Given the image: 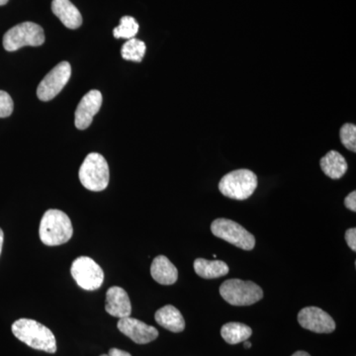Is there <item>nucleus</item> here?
I'll return each instance as SVG.
<instances>
[{
    "label": "nucleus",
    "instance_id": "obj_1",
    "mask_svg": "<svg viewBox=\"0 0 356 356\" xmlns=\"http://www.w3.org/2000/svg\"><path fill=\"white\" fill-rule=\"evenodd\" d=\"M13 332L20 341L34 350L55 353L57 341L50 329L31 318H19L13 323Z\"/></svg>",
    "mask_w": 356,
    "mask_h": 356
},
{
    "label": "nucleus",
    "instance_id": "obj_2",
    "mask_svg": "<svg viewBox=\"0 0 356 356\" xmlns=\"http://www.w3.org/2000/svg\"><path fill=\"white\" fill-rule=\"evenodd\" d=\"M74 234L70 217L63 211L50 209L40 222V240L44 245L56 247L69 242Z\"/></svg>",
    "mask_w": 356,
    "mask_h": 356
},
{
    "label": "nucleus",
    "instance_id": "obj_3",
    "mask_svg": "<svg viewBox=\"0 0 356 356\" xmlns=\"http://www.w3.org/2000/svg\"><path fill=\"white\" fill-rule=\"evenodd\" d=\"M79 180L86 189L99 192L109 184V166L102 154L91 153L86 156L79 172Z\"/></svg>",
    "mask_w": 356,
    "mask_h": 356
},
{
    "label": "nucleus",
    "instance_id": "obj_4",
    "mask_svg": "<svg viewBox=\"0 0 356 356\" xmlns=\"http://www.w3.org/2000/svg\"><path fill=\"white\" fill-rule=\"evenodd\" d=\"M257 187V177L250 170H238L222 178L219 189L222 195L235 200H245L254 194Z\"/></svg>",
    "mask_w": 356,
    "mask_h": 356
},
{
    "label": "nucleus",
    "instance_id": "obj_5",
    "mask_svg": "<svg viewBox=\"0 0 356 356\" xmlns=\"http://www.w3.org/2000/svg\"><path fill=\"white\" fill-rule=\"evenodd\" d=\"M220 294L233 306H250L261 301L264 291L252 281L229 280L222 282Z\"/></svg>",
    "mask_w": 356,
    "mask_h": 356
},
{
    "label": "nucleus",
    "instance_id": "obj_6",
    "mask_svg": "<svg viewBox=\"0 0 356 356\" xmlns=\"http://www.w3.org/2000/svg\"><path fill=\"white\" fill-rule=\"evenodd\" d=\"M2 43L8 51H15L26 46H41L44 43L43 28L36 23H20L4 34Z\"/></svg>",
    "mask_w": 356,
    "mask_h": 356
},
{
    "label": "nucleus",
    "instance_id": "obj_7",
    "mask_svg": "<svg viewBox=\"0 0 356 356\" xmlns=\"http://www.w3.org/2000/svg\"><path fill=\"white\" fill-rule=\"evenodd\" d=\"M211 231L217 238L242 248L243 250H254L255 238L248 229L236 222L229 219H217L211 225Z\"/></svg>",
    "mask_w": 356,
    "mask_h": 356
},
{
    "label": "nucleus",
    "instance_id": "obj_8",
    "mask_svg": "<svg viewBox=\"0 0 356 356\" xmlns=\"http://www.w3.org/2000/svg\"><path fill=\"white\" fill-rule=\"evenodd\" d=\"M70 273L77 285L86 291H95L102 287L104 273L102 267L88 257H81L74 261Z\"/></svg>",
    "mask_w": 356,
    "mask_h": 356
},
{
    "label": "nucleus",
    "instance_id": "obj_9",
    "mask_svg": "<svg viewBox=\"0 0 356 356\" xmlns=\"http://www.w3.org/2000/svg\"><path fill=\"white\" fill-rule=\"evenodd\" d=\"M72 76L70 63L62 62L50 70L37 88V96L42 102H50L64 89Z\"/></svg>",
    "mask_w": 356,
    "mask_h": 356
},
{
    "label": "nucleus",
    "instance_id": "obj_10",
    "mask_svg": "<svg viewBox=\"0 0 356 356\" xmlns=\"http://www.w3.org/2000/svg\"><path fill=\"white\" fill-rule=\"evenodd\" d=\"M298 322L302 327L317 334H331L336 330L334 318L318 307H306L298 314Z\"/></svg>",
    "mask_w": 356,
    "mask_h": 356
},
{
    "label": "nucleus",
    "instance_id": "obj_11",
    "mask_svg": "<svg viewBox=\"0 0 356 356\" xmlns=\"http://www.w3.org/2000/svg\"><path fill=\"white\" fill-rule=\"evenodd\" d=\"M119 331L125 334L134 343L138 344H147L158 339V330L152 325L145 324L142 321L131 317L123 318L119 320L117 324Z\"/></svg>",
    "mask_w": 356,
    "mask_h": 356
},
{
    "label": "nucleus",
    "instance_id": "obj_12",
    "mask_svg": "<svg viewBox=\"0 0 356 356\" xmlns=\"http://www.w3.org/2000/svg\"><path fill=\"white\" fill-rule=\"evenodd\" d=\"M102 105V95L99 90L89 91L79 102L74 114V124L79 130H86L92 123L93 117L99 112Z\"/></svg>",
    "mask_w": 356,
    "mask_h": 356
},
{
    "label": "nucleus",
    "instance_id": "obj_13",
    "mask_svg": "<svg viewBox=\"0 0 356 356\" xmlns=\"http://www.w3.org/2000/svg\"><path fill=\"white\" fill-rule=\"evenodd\" d=\"M105 310L115 318L130 317L132 314V306L127 292L118 286L109 288L106 293Z\"/></svg>",
    "mask_w": 356,
    "mask_h": 356
},
{
    "label": "nucleus",
    "instance_id": "obj_14",
    "mask_svg": "<svg viewBox=\"0 0 356 356\" xmlns=\"http://www.w3.org/2000/svg\"><path fill=\"white\" fill-rule=\"evenodd\" d=\"M51 11L69 29H77L83 24V16L70 0H53Z\"/></svg>",
    "mask_w": 356,
    "mask_h": 356
},
{
    "label": "nucleus",
    "instance_id": "obj_15",
    "mask_svg": "<svg viewBox=\"0 0 356 356\" xmlns=\"http://www.w3.org/2000/svg\"><path fill=\"white\" fill-rule=\"evenodd\" d=\"M152 277L161 285H172L177 281V267L165 255H159L151 266Z\"/></svg>",
    "mask_w": 356,
    "mask_h": 356
},
{
    "label": "nucleus",
    "instance_id": "obj_16",
    "mask_svg": "<svg viewBox=\"0 0 356 356\" xmlns=\"http://www.w3.org/2000/svg\"><path fill=\"white\" fill-rule=\"evenodd\" d=\"M156 323L172 332H181L185 329V321L180 311L175 306L166 305L156 311Z\"/></svg>",
    "mask_w": 356,
    "mask_h": 356
},
{
    "label": "nucleus",
    "instance_id": "obj_17",
    "mask_svg": "<svg viewBox=\"0 0 356 356\" xmlns=\"http://www.w3.org/2000/svg\"><path fill=\"white\" fill-rule=\"evenodd\" d=\"M321 168L332 179H339L348 170V163L339 152H329L320 161Z\"/></svg>",
    "mask_w": 356,
    "mask_h": 356
},
{
    "label": "nucleus",
    "instance_id": "obj_18",
    "mask_svg": "<svg viewBox=\"0 0 356 356\" xmlns=\"http://www.w3.org/2000/svg\"><path fill=\"white\" fill-rule=\"evenodd\" d=\"M193 266L196 274L205 280H214L229 273L228 264L222 261L197 259L194 261Z\"/></svg>",
    "mask_w": 356,
    "mask_h": 356
},
{
    "label": "nucleus",
    "instance_id": "obj_19",
    "mask_svg": "<svg viewBox=\"0 0 356 356\" xmlns=\"http://www.w3.org/2000/svg\"><path fill=\"white\" fill-rule=\"evenodd\" d=\"M252 334V329L242 323H228L222 325L221 329L222 339L229 344L243 343L250 339Z\"/></svg>",
    "mask_w": 356,
    "mask_h": 356
},
{
    "label": "nucleus",
    "instance_id": "obj_20",
    "mask_svg": "<svg viewBox=\"0 0 356 356\" xmlns=\"http://www.w3.org/2000/svg\"><path fill=\"white\" fill-rule=\"evenodd\" d=\"M147 46L139 39L128 40L121 49V56L124 60L140 63L146 54Z\"/></svg>",
    "mask_w": 356,
    "mask_h": 356
},
{
    "label": "nucleus",
    "instance_id": "obj_21",
    "mask_svg": "<svg viewBox=\"0 0 356 356\" xmlns=\"http://www.w3.org/2000/svg\"><path fill=\"white\" fill-rule=\"evenodd\" d=\"M139 32V24L132 16H124L121 18L120 25L115 28L113 35L116 39L135 38Z\"/></svg>",
    "mask_w": 356,
    "mask_h": 356
},
{
    "label": "nucleus",
    "instance_id": "obj_22",
    "mask_svg": "<svg viewBox=\"0 0 356 356\" xmlns=\"http://www.w3.org/2000/svg\"><path fill=\"white\" fill-rule=\"evenodd\" d=\"M341 143L346 149L356 152V126L355 124H344L339 131Z\"/></svg>",
    "mask_w": 356,
    "mask_h": 356
},
{
    "label": "nucleus",
    "instance_id": "obj_23",
    "mask_svg": "<svg viewBox=\"0 0 356 356\" xmlns=\"http://www.w3.org/2000/svg\"><path fill=\"white\" fill-rule=\"evenodd\" d=\"M14 103L11 96L6 91L0 90V118H6L13 114Z\"/></svg>",
    "mask_w": 356,
    "mask_h": 356
},
{
    "label": "nucleus",
    "instance_id": "obj_24",
    "mask_svg": "<svg viewBox=\"0 0 356 356\" xmlns=\"http://www.w3.org/2000/svg\"><path fill=\"white\" fill-rule=\"evenodd\" d=\"M346 241L348 243V247L355 252L356 250V229H348L346 233Z\"/></svg>",
    "mask_w": 356,
    "mask_h": 356
},
{
    "label": "nucleus",
    "instance_id": "obj_25",
    "mask_svg": "<svg viewBox=\"0 0 356 356\" xmlns=\"http://www.w3.org/2000/svg\"><path fill=\"white\" fill-rule=\"evenodd\" d=\"M344 205L348 209L356 212V192L353 191L344 199Z\"/></svg>",
    "mask_w": 356,
    "mask_h": 356
},
{
    "label": "nucleus",
    "instance_id": "obj_26",
    "mask_svg": "<svg viewBox=\"0 0 356 356\" xmlns=\"http://www.w3.org/2000/svg\"><path fill=\"white\" fill-rule=\"evenodd\" d=\"M108 356H132L127 351L118 350V348H111L109 350Z\"/></svg>",
    "mask_w": 356,
    "mask_h": 356
},
{
    "label": "nucleus",
    "instance_id": "obj_27",
    "mask_svg": "<svg viewBox=\"0 0 356 356\" xmlns=\"http://www.w3.org/2000/svg\"><path fill=\"white\" fill-rule=\"evenodd\" d=\"M4 234L3 231L0 229V254H1L2 245H3Z\"/></svg>",
    "mask_w": 356,
    "mask_h": 356
},
{
    "label": "nucleus",
    "instance_id": "obj_28",
    "mask_svg": "<svg viewBox=\"0 0 356 356\" xmlns=\"http://www.w3.org/2000/svg\"><path fill=\"white\" fill-rule=\"evenodd\" d=\"M292 356H311L309 355L308 353H306V351H297V353H295L294 355Z\"/></svg>",
    "mask_w": 356,
    "mask_h": 356
},
{
    "label": "nucleus",
    "instance_id": "obj_29",
    "mask_svg": "<svg viewBox=\"0 0 356 356\" xmlns=\"http://www.w3.org/2000/svg\"><path fill=\"white\" fill-rule=\"evenodd\" d=\"M243 346H245V348H252V343H250V341H243Z\"/></svg>",
    "mask_w": 356,
    "mask_h": 356
},
{
    "label": "nucleus",
    "instance_id": "obj_30",
    "mask_svg": "<svg viewBox=\"0 0 356 356\" xmlns=\"http://www.w3.org/2000/svg\"><path fill=\"white\" fill-rule=\"evenodd\" d=\"M9 0H0V6H6L7 2H8Z\"/></svg>",
    "mask_w": 356,
    "mask_h": 356
},
{
    "label": "nucleus",
    "instance_id": "obj_31",
    "mask_svg": "<svg viewBox=\"0 0 356 356\" xmlns=\"http://www.w3.org/2000/svg\"><path fill=\"white\" fill-rule=\"evenodd\" d=\"M100 356H108V355H100Z\"/></svg>",
    "mask_w": 356,
    "mask_h": 356
}]
</instances>
